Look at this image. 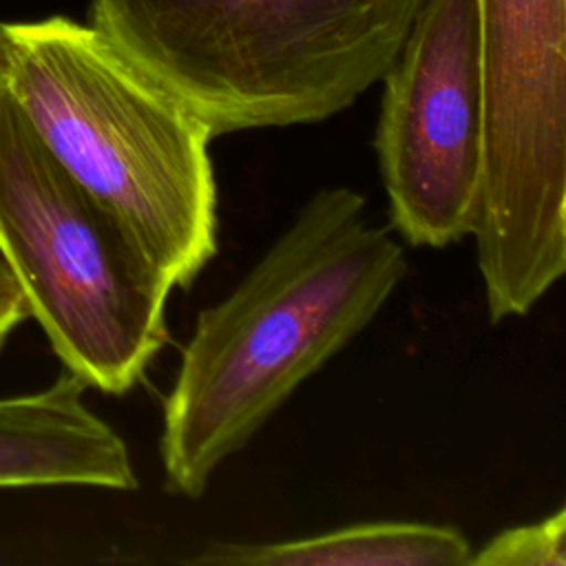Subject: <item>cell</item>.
<instances>
[{
  "label": "cell",
  "instance_id": "1",
  "mask_svg": "<svg viewBox=\"0 0 566 566\" xmlns=\"http://www.w3.org/2000/svg\"><path fill=\"white\" fill-rule=\"evenodd\" d=\"M409 272L349 186L307 197L237 285L197 314L164 400L166 489L199 500L290 396L340 354Z\"/></svg>",
  "mask_w": 566,
  "mask_h": 566
},
{
  "label": "cell",
  "instance_id": "2",
  "mask_svg": "<svg viewBox=\"0 0 566 566\" xmlns=\"http://www.w3.org/2000/svg\"><path fill=\"white\" fill-rule=\"evenodd\" d=\"M0 84L66 172L188 290L219 248L210 128L93 24L64 15L2 24Z\"/></svg>",
  "mask_w": 566,
  "mask_h": 566
},
{
  "label": "cell",
  "instance_id": "3",
  "mask_svg": "<svg viewBox=\"0 0 566 566\" xmlns=\"http://www.w3.org/2000/svg\"><path fill=\"white\" fill-rule=\"evenodd\" d=\"M427 0H91V22L214 137L321 124L382 80Z\"/></svg>",
  "mask_w": 566,
  "mask_h": 566
},
{
  "label": "cell",
  "instance_id": "4",
  "mask_svg": "<svg viewBox=\"0 0 566 566\" xmlns=\"http://www.w3.org/2000/svg\"><path fill=\"white\" fill-rule=\"evenodd\" d=\"M0 254L66 371L124 396L168 343L172 290L0 84Z\"/></svg>",
  "mask_w": 566,
  "mask_h": 566
},
{
  "label": "cell",
  "instance_id": "5",
  "mask_svg": "<svg viewBox=\"0 0 566 566\" xmlns=\"http://www.w3.org/2000/svg\"><path fill=\"white\" fill-rule=\"evenodd\" d=\"M482 184L473 228L491 323L566 272V0H471Z\"/></svg>",
  "mask_w": 566,
  "mask_h": 566
},
{
  "label": "cell",
  "instance_id": "6",
  "mask_svg": "<svg viewBox=\"0 0 566 566\" xmlns=\"http://www.w3.org/2000/svg\"><path fill=\"white\" fill-rule=\"evenodd\" d=\"M380 82L374 150L391 230L449 248L473 234L482 184L471 0H427Z\"/></svg>",
  "mask_w": 566,
  "mask_h": 566
},
{
  "label": "cell",
  "instance_id": "7",
  "mask_svg": "<svg viewBox=\"0 0 566 566\" xmlns=\"http://www.w3.org/2000/svg\"><path fill=\"white\" fill-rule=\"evenodd\" d=\"M84 391L64 371L40 391L0 398V486H139L126 442Z\"/></svg>",
  "mask_w": 566,
  "mask_h": 566
},
{
  "label": "cell",
  "instance_id": "8",
  "mask_svg": "<svg viewBox=\"0 0 566 566\" xmlns=\"http://www.w3.org/2000/svg\"><path fill=\"white\" fill-rule=\"evenodd\" d=\"M471 542L447 524L360 522L279 542H212L201 566H469Z\"/></svg>",
  "mask_w": 566,
  "mask_h": 566
},
{
  "label": "cell",
  "instance_id": "9",
  "mask_svg": "<svg viewBox=\"0 0 566 566\" xmlns=\"http://www.w3.org/2000/svg\"><path fill=\"white\" fill-rule=\"evenodd\" d=\"M469 566H566V511L504 528L471 551Z\"/></svg>",
  "mask_w": 566,
  "mask_h": 566
},
{
  "label": "cell",
  "instance_id": "10",
  "mask_svg": "<svg viewBox=\"0 0 566 566\" xmlns=\"http://www.w3.org/2000/svg\"><path fill=\"white\" fill-rule=\"evenodd\" d=\"M24 318H29L24 294L0 254V347Z\"/></svg>",
  "mask_w": 566,
  "mask_h": 566
},
{
  "label": "cell",
  "instance_id": "11",
  "mask_svg": "<svg viewBox=\"0 0 566 566\" xmlns=\"http://www.w3.org/2000/svg\"><path fill=\"white\" fill-rule=\"evenodd\" d=\"M2 24H4V22H0V33H2Z\"/></svg>",
  "mask_w": 566,
  "mask_h": 566
}]
</instances>
